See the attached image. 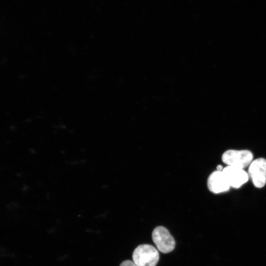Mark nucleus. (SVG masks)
Returning a JSON list of instances; mask_svg holds the SVG:
<instances>
[{
  "label": "nucleus",
  "mask_w": 266,
  "mask_h": 266,
  "mask_svg": "<svg viewBox=\"0 0 266 266\" xmlns=\"http://www.w3.org/2000/svg\"><path fill=\"white\" fill-rule=\"evenodd\" d=\"M132 257L137 266H156L159 260L158 251L149 244L138 246L133 251Z\"/></svg>",
  "instance_id": "nucleus-1"
},
{
  "label": "nucleus",
  "mask_w": 266,
  "mask_h": 266,
  "mask_svg": "<svg viewBox=\"0 0 266 266\" xmlns=\"http://www.w3.org/2000/svg\"><path fill=\"white\" fill-rule=\"evenodd\" d=\"M253 158L252 152L247 150H228L223 154L222 160L229 166L243 169L250 165Z\"/></svg>",
  "instance_id": "nucleus-2"
},
{
  "label": "nucleus",
  "mask_w": 266,
  "mask_h": 266,
  "mask_svg": "<svg viewBox=\"0 0 266 266\" xmlns=\"http://www.w3.org/2000/svg\"><path fill=\"white\" fill-rule=\"evenodd\" d=\"M152 237L158 250L163 253H169L175 248V242L173 236L164 227L155 228L152 232Z\"/></svg>",
  "instance_id": "nucleus-3"
},
{
  "label": "nucleus",
  "mask_w": 266,
  "mask_h": 266,
  "mask_svg": "<svg viewBox=\"0 0 266 266\" xmlns=\"http://www.w3.org/2000/svg\"><path fill=\"white\" fill-rule=\"evenodd\" d=\"M248 174L256 187H263L266 183V160L260 158L252 161Z\"/></svg>",
  "instance_id": "nucleus-4"
},
{
  "label": "nucleus",
  "mask_w": 266,
  "mask_h": 266,
  "mask_svg": "<svg viewBox=\"0 0 266 266\" xmlns=\"http://www.w3.org/2000/svg\"><path fill=\"white\" fill-rule=\"evenodd\" d=\"M222 172L230 187L238 188L249 179V175L243 169L227 166Z\"/></svg>",
  "instance_id": "nucleus-5"
},
{
  "label": "nucleus",
  "mask_w": 266,
  "mask_h": 266,
  "mask_svg": "<svg viewBox=\"0 0 266 266\" xmlns=\"http://www.w3.org/2000/svg\"><path fill=\"white\" fill-rule=\"evenodd\" d=\"M207 186L210 191L214 194L226 192L230 188L222 171L217 170L209 175L207 180Z\"/></svg>",
  "instance_id": "nucleus-6"
},
{
  "label": "nucleus",
  "mask_w": 266,
  "mask_h": 266,
  "mask_svg": "<svg viewBox=\"0 0 266 266\" xmlns=\"http://www.w3.org/2000/svg\"><path fill=\"white\" fill-rule=\"evenodd\" d=\"M120 266H137L133 262L130 260H126L123 262Z\"/></svg>",
  "instance_id": "nucleus-7"
},
{
  "label": "nucleus",
  "mask_w": 266,
  "mask_h": 266,
  "mask_svg": "<svg viewBox=\"0 0 266 266\" xmlns=\"http://www.w3.org/2000/svg\"><path fill=\"white\" fill-rule=\"evenodd\" d=\"M223 169V167L222 166H221V165L217 166V170L222 171Z\"/></svg>",
  "instance_id": "nucleus-8"
}]
</instances>
